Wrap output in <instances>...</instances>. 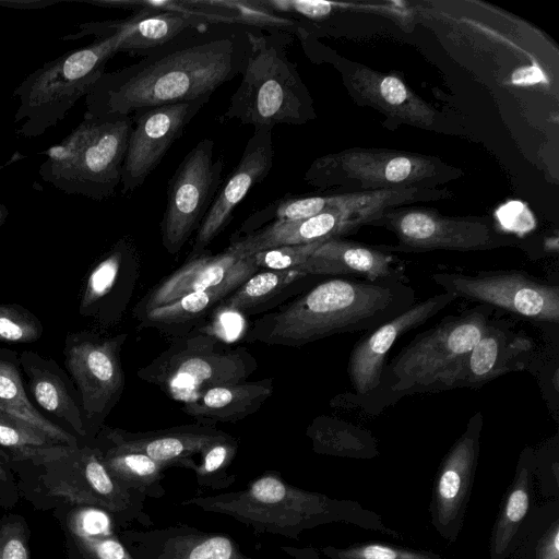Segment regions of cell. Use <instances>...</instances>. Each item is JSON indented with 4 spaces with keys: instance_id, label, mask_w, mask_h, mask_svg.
<instances>
[{
    "instance_id": "cell-1",
    "label": "cell",
    "mask_w": 559,
    "mask_h": 559,
    "mask_svg": "<svg viewBox=\"0 0 559 559\" xmlns=\"http://www.w3.org/2000/svg\"><path fill=\"white\" fill-rule=\"evenodd\" d=\"M254 28L204 23L148 51L138 62L106 72L85 96L84 116L112 118L212 96L242 74Z\"/></svg>"
},
{
    "instance_id": "cell-2",
    "label": "cell",
    "mask_w": 559,
    "mask_h": 559,
    "mask_svg": "<svg viewBox=\"0 0 559 559\" xmlns=\"http://www.w3.org/2000/svg\"><path fill=\"white\" fill-rule=\"evenodd\" d=\"M415 300L405 276L335 277L255 320L246 340L300 347L335 334L369 332L406 311Z\"/></svg>"
},
{
    "instance_id": "cell-3",
    "label": "cell",
    "mask_w": 559,
    "mask_h": 559,
    "mask_svg": "<svg viewBox=\"0 0 559 559\" xmlns=\"http://www.w3.org/2000/svg\"><path fill=\"white\" fill-rule=\"evenodd\" d=\"M181 506L228 515L262 534L292 539L307 530L346 523L401 539L381 516L350 499H338L287 483L277 471H265L241 490L192 497Z\"/></svg>"
},
{
    "instance_id": "cell-4",
    "label": "cell",
    "mask_w": 559,
    "mask_h": 559,
    "mask_svg": "<svg viewBox=\"0 0 559 559\" xmlns=\"http://www.w3.org/2000/svg\"><path fill=\"white\" fill-rule=\"evenodd\" d=\"M131 31L128 17L86 22L62 37L78 40L96 39L80 49L68 51L31 72L14 90L19 106L13 122L16 133L26 139L43 135L68 115L76 102L85 97L105 73L108 61Z\"/></svg>"
},
{
    "instance_id": "cell-5",
    "label": "cell",
    "mask_w": 559,
    "mask_h": 559,
    "mask_svg": "<svg viewBox=\"0 0 559 559\" xmlns=\"http://www.w3.org/2000/svg\"><path fill=\"white\" fill-rule=\"evenodd\" d=\"M493 308L478 304L417 334L383 367L380 383L369 395L343 400L377 416L406 395L445 391L450 378L478 342ZM341 400V399H340Z\"/></svg>"
},
{
    "instance_id": "cell-6",
    "label": "cell",
    "mask_w": 559,
    "mask_h": 559,
    "mask_svg": "<svg viewBox=\"0 0 559 559\" xmlns=\"http://www.w3.org/2000/svg\"><path fill=\"white\" fill-rule=\"evenodd\" d=\"M294 36L254 28L252 52L221 121L273 129L277 124H305L317 115L309 90L287 57Z\"/></svg>"
},
{
    "instance_id": "cell-7",
    "label": "cell",
    "mask_w": 559,
    "mask_h": 559,
    "mask_svg": "<svg viewBox=\"0 0 559 559\" xmlns=\"http://www.w3.org/2000/svg\"><path fill=\"white\" fill-rule=\"evenodd\" d=\"M132 117L83 120L59 143L49 147L39 177L66 194L95 201L112 197L121 183L122 165Z\"/></svg>"
},
{
    "instance_id": "cell-8",
    "label": "cell",
    "mask_w": 559,
    "mask_h": 559,
    "mask_svg": "<svg viewBox=\"0 0 559 559\" xmlns=\"http://www.w3.org/2000/svg\"><path fill=\"white\" fill-rule=\"evenodd\" d=\"M463 175L462 169L438 156L352 147L316 158L304 180L331 194H343L409 187L441 188Z\"/></svg>"
},
{
    "instance_id": "cell-9",
    "label": "cell",
    "mask_w": 559,
    "mask_h": 559,
    "mask_svg": "<svg viewBox=\"0 0 559 559\" xmlns=\"http://www.w3.org/2000/svg\"><path fill=\"white\" fill-rule=\"evenodd\" d=\"M258 361L243 346H233L214 333L192 332L176 338L138 377L182 404L211 388L247 381Z\"/></svg>"
},
{
    "instance_id": "cell-10",
    "label": "cell",
    "mask_w": 559,
    "mask_h": 559,
    "mask_svg": "<svg viewBox=\"0 0 559 559\" xmlns=\"http://www.w3.org/2000/svg\"><path fill=\"white\" fill-rule=\"evenodd\" d=\"M376 226L386 228L397 239L396 245L380 247L386 252H465L520 246L516 237L500 231L487 216H448L423 206L391 209Z\"/></svg>"
},
{
    "instance_id": "cell-11",
    "label": "cell",
    "mask_w": 559,
    "mask_h": 559,
    "mask_svg": "<svg viewBox=\"0 0 559 559\" xmlns=\"http://www.w3.org/2000/svg\"><path fill=\"white\" fill-rule=\"evenodd\" d=\"M215 142L202 139L181 160L168 181L160 221L162 243L178 253L199 229L222 182L224 160L214 154Z\"/></svg>"
},
{
    "instance_id": "cell-12",
    "label": "cell",
    "mask_w": 559,
    "mask_h": 559,
    "mask_svg": "<svg viewBox=\"0 0 559 559\" xmlns=\"http://www.w3.org/2000/svg\"><path fill=\"white\" fill-rule=\"evenodd\" d=\"M431 280L455 298L487 305L534 322H559V286L538 281L526 272H438Z\"/></svg>"
},
{
    "instance_id": "cell-13",
    "label": "cell",
    "mask_w": 559,
    "mask_h": 559,
    "mask_svg": "<svg viewBox=\"0 0 559 559\" xmlns=\"http://www.w3.org/2000/svg\"><path fill=\"white\" fill-rule=\"evenodd\" d=\"M128 335L102 337L91 333L71 334L64 347V364L75 383L85 417L104 419L124 386L121 348Z\"/></svg>"
},
{
    "instance_id": "cell-14",
    "label": "cell",
    "mask_w": 559,
    "mask_h": 559,
    "mask_svg": "<svg viewBox=\"0 0 559 559\" xmlns=\"http://www.w3.org/2000/svg\"><path fill=\"white\" fill-rule=\"evenodd\" d=\"M483 425L481 412L468 419L441 461L433 480L430 523L450 544L456 542L463 526L479 459Z\"/></svg>"
},
{
    "instance_id": "cell-15",
    "label": "cell",
    "mask_w": 559,
    "mask_h": 559,
    "mask_svg": "<svg viewBox=\"0 0 559 559\" xmlns=\"http://www.w3.org/2000/svg\"><path fill=\"white\" fill-rule=\"evenodd\" d=\"M211 96L134 112L122 165L121 192L141 187Z\"/></svg>"
},
{
    "instance_id": "cell-16",
    "label": "cell",
    "mask_w": 559,
    "mask_h": 559,
    "mask_svg": "<svg viewBox=\"0 0 559 559\" xmlns=\"http://www.w3.org/2000/svg\"><path fill=\"white\" fill-rule=\"evenodd\" d=\"M340 71L352 98L381 112L392 123L442 131L444 118L415 94L402 79L344 59H330Z\"/></svg>"
},
{
    "instance_id": "cell-17",
    "label": "cell",
    "mask_w": 559,
    "mask_h": 559,
    "mask_svg": "<svg viewBox=\"0 0 559 559\" xmlns=\"http://www.w3.org/2000/svg\"><path fill=\"white\" fill-rule=\"evenodd\" d=\"M455 299L453 295L441 292L415 302L403 313L364 335L354 345L347 361V376L353 392L341 395V399L357 400L373 392L380 383L386 357L395 342L426 323Z\"/></svg>"
},
{
    "instance_id": "cell-18",
    "label": "cell",
    "mask_w": 559,
    "mask_h": 559,
    "mask_svg": "<svg viewBox=\"0 0 559 559\" xmlns=\"http://www.w3.org/2000/svg\"><path fill=\"white\" fill-rule=\"evenodd\" d=\"M535 344L501 318H490L478 342L447 383L445 390L479 389L509 372L528 367Z\"/></svg>"
},
{
    "instance_id": "cell-19",
    "label": "cell",
    "mask_w": 559,
    "mask_h": 559,
    "mask_svg": "<svg viewBox=\"0 0 559 559\" xmlns=\"http://www.w3.org/2000/svg\"><path fill=\"white\" fill-rule=\"evenodd\" d=\"M270 128L255 129L248 140L239 163L217 192L193 241L190 258L204 252L225 228L236 206L250 189L262 181L273 167L275 151Z\"/></svg>"
},
{
    "instance_id": "cell-20",
    "label": "cell",
    "mask_w": 559,
    "mask_h": 559,
    "mask_svg": "<svg viewBox=\"0 0 559 559\" xmlns=\"http://www.w3.org/2000/svg\"><path fill=\"white\" fill-rule=\"evenodd\" d=\"M133 559H255L223 533L204 532L185 523L119 535Z\"/></svg>"
},
{
    "instance_id": "cell-21",
    "label": "cell",
    "mask_w": 559,
    "mask_h": 559,
    "mask_svg": "<svg viewBox=\"0 0 559 559\" xmlns=\"http://www.w3.org/2000/svg\"><path fill=\"white\" fill-rule=\"evenodd\" d=\"M105 436L110 447L141 452L164 468H197L195 455L209 444L229 435L215 426L205 424L181 425L150 431H127L106 428Z\"/></svg>"
},
{
    "instance_id": "cell-22",
    "label": "cell",
    "mask_w": 559,
    "mask_h": 559,
    "mask_svg": "<svg viewBox=\"0 0 559 559\" xmlns=\"http://www.w3.org/2000/svg\"><path fill=\"white\" fill-rule=\"evenodd\" d=\"M298 271L306 275H341L368 281L404 276L394 266V257L380 247L342 238L323 241Z\"/></svg>"
},
{
    "instance_id": "cell-23",
    "label": "cell",
    "mask_w": 559,
    "mask_h": 559,
    "mask_svg": "<svg viewBox=\"0 0 559 559\" xmlns=\"http://www.w3.org/2000/svg\"><path fill=\"white\" fill-rule=\"evenodd\" d=\"M258 271L260 270L252 257L241 259L218 285L185 295L170 304L140 314V328H154L165 332L188 328L214 310L223 299Z\"/></svg>"
},
{
    "instance_id": "cell-24",
    "label": "cell",
    "mask_w": 559,
    "mask_h": 559,
    "mask_svg": "<svg viewBox=\"0 0 559 559\" xmlns=\"http://www.w3.org/2000/svg\"><path fill=\"white\" fill-rule=\"evenodd\" d=\"M534 450L525 447L518 459L513 479L506 490L489 538L490 559H509L520 528L534 506Z\"/></svg>"
},
{
    "instance_id": "cell-25",
    "label": "cell",
    "mask_w": 559,
    "mask_h": 559,
    "mask_svg": "<svg viewBox=\"0 0 559 559\" xmlns=\"http://www.w3.org/2000/svg\"><path fill=\"white\" fill-rule=\"evenodd\" d=\"M273 378L219 385L198 400L181 405V411L201 424L235 423L261 408L273 394Z\"/></svg>"
},
{
    "instance_id": "cell-26",
    "label": "cell",
    "mask_w": 559,
    "mask_h": 559,
    "mask_svg": "<svg viewBox=\"0 0 559 559\" xmlns=\"http://www.w3.org/2000/svg\"><path fill=\"white\" fill-rule=\"evenodd\" d=\"M239 260L241 259L227 248L217 254L211 255L203 252L192 257L140 301L136 307L138 317L151 309L170 304L185 295L218 285Z\"/></svg>"
},
{
    "instance_id": "cell-27",
    "label": "cell",
    "mask_w": 559,
    "mask_h": 559,
    "mask_svg": "<svg viewBox=\"0 0 559 559\" xmlns=\"http://www.w3.org/2000/svg\"><path fill=\"white\" fill-rule=\"evenodd\" d=\"M138 255L132 243L120 239L88 274L79 306L82 316L104 320L109 302L118 298V293L133 285Z\"/></svg>"
},
{
    "instance_id": "cell-28",
    "label": "cell",
    "mask_w": 559,
    "mask_h": 559,
    "mask_svg": "<svg viewBox=\"0 0 559 559\" xmlns=\"http://www.w3.org/2000/svg\"><path fill=\"white\" fill-rule=\"evenodd\" d=\"M21 364L28 377V385L37 404L63 419L80 435H85L81 408L69 382L53 361H46L36 353L24 352Z\"/></svg>"
},
{
    "instance_id": "cell-29",
    "label": "cell",
    "mask_w": 559,
    "mask_h": 559,
    "mask_svg": "<svg viewBox=\"0 0 559 559\" xmlns=\"http://www.w3.org/2000/svg\"><path fill=\"white\" fill-rule=\"evenodd\" d=\"M128 19L131 31L121 43L118 52L142 57L183 31L206 23L174 11H140Z\"/></svg>"
},
{
    "instance_id": "cell-30",
    "label": "cell",
    "mask_w": 559,
    "mask_h": 559,
    "mask_svg": "<svg viewBox=\"0 0 559 559\" xmlns=\"http://www.w3.org/2000/svg\"><path fill=\"white\" fill-rule=\"evenodd\" d=\"M314 452L326 455L371 459L378 455L377 442L368 433L353 425L319 416L307 429Z\"/></svg>"
},
{
    "instance_id": "cell-31",
    "label": "cell",
    "mask_w": 559,
    "mask_h": 559,
    "mask_svg": "<svg viewBox=\"0 0 559 559\" xmlns=\"http://www.w3.org/2000/svg\"><path fill=\"white\" fill-rule=\"evenodd\" d=\"M100 457L111 477L123 488L145 498L159 499L165 496V468L150 456L109 447Z\"/></svg>"
},
{
    "instance_id": "cell-32",
    "label": "cell",
    "mask_w": 559,
    "mask_h": 559,
    "mask_svg": "<svg viewBox=\"0 0 559 559\" xmlns=\"http://www.w3.org/2000/svg\"><path fill=\"white\" fill-rule=\"evenodd\" d=\"M513 559H559V499L533 506L511 555Z\"/></svg>"
},
{
    "instance_id": "cell-33",
    "label": "cell",
    "mask_w": 559,
    "mask_h": 559,
    "mask_svg": "<svg viewBox=\"0 0 559 559\" xmlns=\"http://www.w3.org/2000/svg\"><path fill=\"white\" fill-rule=\"evenodd\" d=\"M0 409L39 429L58 443L75 445V438L41 415L28 400L17 366L0 357Z\"/></svg>"
},
{
    "instance_id": "cell-34",
    "label": "cell",
    "mask_w": 559,
    "mask_h": 559,
    "mask_svg": "<svg viewBox=\"0 0 559 559\" xmlns=\"http://www.w3.org/2000/svg\"><path fill=\"white\" fill-rule=\"evenodd\" d=\"M306 276L308 275L297 270L258 271L223 299L215 309L231 313L247 312L265 304L287 286Z\"/></svg>"
},
{
    "instance_id": "cell-35",
    "label": "cell",
    "mask_w": 559,
    "mask_h": 559,
    "mask_svg": "<svg viewBox=\"0 0 559 559\" xmlns=\"http://www.w3.org/2000/svg\"><path fill=\"white\" fill-rule=\"evenodd\" d=\"M347 195L348 193H329L311 197H286L254 212L243 223L239 231L246 235L263 227L266 223L306 219L343 203L347 199Z\"/></svg>"
},
{
    "instance_id": "cell-36",
    "label": "cell",
    "mask_w": 559,
    "mask_h": 559,
    "mask_svg": "<svg viewBox=\"0 0 559 559\" xmlns=\"http://www.w3.org/2000/svg\"><path fill=\"white\" fill-rule=\"evenodd\" d=\"M79 524V540L87 559H133L104 511H85Z\"/></svg>"
},
{
    "instance_id": "cell-37",
    "label": "cell",
    "mask_w": 559,
    "mask_h": 559,
    "mask_svg": "<svg viewBox=\"0 0 559 559\" xmlns=\"http://www.w3.org/2000/svg\"><path fill=\"white\" fill-rule=\"evenodd\" d=\"M210 5L223 10L233 24L259 28L267 33H286L295 36L300 29L297 20L289 15L278 14L261 0H206Z\"/></svg>"
},
{
    "instance_id": "cell-38",
    "label": "cell",
    "mask_w": 559,
    "mask_h": 559,
    "mask_svg": "<svg viewBox=\"0 0 559 559\" xmlns=\"http://www.w3.org/2000/svg\"><path fill=\"white\" fill-rule=\"evenodd\" d=\"M238 449V440L228 436L205 447L200 454V462L193 471L200 487L212 490L227 489L236 475L228 473V467Z\"/></svg>"
},
{
    "instance_id": "cell-39",
    "label": "cell",
    "mask_w": 559,
    "mask_h": 559,
    "mask_svg": "<svg viewBox=\"0 0 559 559\" xmlns=\"http://www.w3.org/2000/svg\"><path fill=\"white\" fill-rule=\"evenodd\" d=\"M320 551L330 559H444L430 550L415 549L380 540H367L347 547L324 546Z\"/></svg>"
},
{
    "instance_id": "cell-40",
    "label": "cell",
    "mask_w": 559,
    "mask_h": 559,
    "mask_svg": "<svg viewBox=\"0 0 559 559\" xmlns=\"http://www.w3.org/2000/svg\"><path fill=\"white\" fill-rule=\"evenodd\" d=\"M43 334V325L19 305H0V341L32 343Z\"/></svg>"
},
{
    "instance_id": "cell-41",
    "label": "cell",
    "mask_w": 559,
    "mask_h": 559,
    "mask_svg": "<svg viewBox=\"0 0 559 559\" xmlns=\"http://www.w3.org/2000/svg\"><path fill=\"white\" fill-rule=\"evenodd\" d=\"M50 443L56 442L39 429L0 409V445L32 452L36 448H45Z\"/></svg>"
},
{
    "instance_id": "cell-42",
    "label": "cell",
    "mask_w": 559,
    "mask_h": 559,
    "mask_svg": "<svg viewBox=\"0 0 559 559\" xmlns=\"http://www.w3.org/2000/svg\"><path fill=\"white\" fill-rule=\"evenodd\" d=\"M323 241L325 240L307 245L276 247L260 251L251 257L260 271H298Z\"/></svg>"
},
{
    "instance_id": "cell-43",
    "label": "cell",
    "mask_w": 559,
    "mask_h": 559,
    "mask_svg": "<svg viewBox=\"0 0 559 559\" xmlns=\"http://www.w3.org/2000/svg\"><path fill=\"white\" fill-rule=\"evenodd\" d=\"M534 478L547 498H559V447L557 442L534 450Z\"/></svg>"
},
{
    "instance_id": "cell-44",
    "label": "cell",
    "mask_w": 559,
    "mask_h": 559,
    "mask_svg": "<svg viewBox=\"0 0 559 559\" xmlns=\"http://www.w3.org/2000/svg\"><path fill=\"white\" fill-rule=\"evenodd\" d=\"M0 559H28L25 533L17 523L0 527Z\"/></svg>"
},
{
    "instance_id": "cell-45",
    "label": "cell",
    "mask_w": 559,
    "mask_h": 559,
    "mask_svg": "<svg viewBox=\"0 0 559 559\" xmlns=\"http://www.w3.org/2000/svg\"><path fill=\"white\" fill-rule=\"evenodd\" d=\"M56 3L57 1L48 0H0V8L31 10L43 9L49 5H53Z\"/></svg>"
},
{
    "instance_id": "cell-46",
    "label": "cell",
    "mask_w": 559,
    "mask_h": 559,
    "mask_svg": "<svg viewBox=\"0 0 559 559\" xmlns=\"http://www.w3.org/2000/svg\"><path fill=\"white\" fill-rule=\"evenodd\" d=\"M8 215L9 209L4 204L0 203V228L4 224Z\"/></svg>"
},
{
    "instance_id": "cell-47",
    "label": "cell",
    "mask_w": 559,
    "mask_h": 559,
    "mask_svg": "<svg viewBox=\"0 0 559 559\" xmlns=\"http://www.w3.org/2000/svg\"><path fill=\"white\" fill-rule=\"evenodd\" d=\"M0 472H1V469H0Z\"/></svg>"
}]
</instances>
